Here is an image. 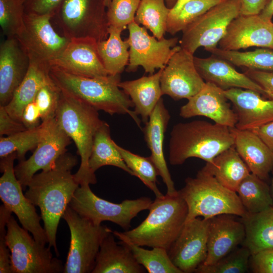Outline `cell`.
<instances>
[{
	"instance_id": "1",
	"label": "cell",
	"mask_w": 273,
	"mask_h": 273,
	"mask_svg": "<svg viewBox=\"0 0 273 273\" xmlns=\"http://www.w3.org/2000/svg\"><path fill=\"white\" fill-rule=\"evenodd\" d=\"M77 164L76 157L66 152L50 168L35 174L25 195L40 210L49 246L59 255L56 245V234L60 220L79 186L73 168Z\"/></svg>"
},
{
	"instance_id": "2",
	"label": "cell",
	"mask_w": 273,
	"mask_h": 273,
	"mask_svg": "<svg viewBox=\"0 0 273 273\" xmlns=\"http://www.w3.org/2000/svg\"><path fill=\"white\" fill-rule=\"evenodd\" d=\"M50 76L61 91L110 115L128 114L139 127L141 120L133 110L129 96L118 86L120 74L88 77L51 66Z\"/></svg>"
},
{
	"instance_id": "3",
	"label": "cell",
	"mask_w": 273,
	"mask_h": 273,
	"mask_svg": "<svg viewBox=\"0 0 273 273\" xmlns=\"http://www.w3.org/2000/svg\"><path fill=\"white\" fill-rule=\"evenodd\" d=\"M230 127L202 120L175 124L170 132L169 161L172 165L183 164L195 157L211 162L219 154L233 146Z\"/></svg>"
},
{
	"instance_id": "4",
	"label": "cell",
	"mask_w": 273,
	"mask_h": 273,
	"mask_svg": "<svg viewBox=\"0 0 273 273\" xmlns=\"http://www.w3.org/2000/svg\"><path fill=\"white\" fill-rule=\"evenodd\" d=\"M148 210L149 214L140 225L123 233L138 246L168 250L186 223L187 204L177 191L173 195L156 198Z\"/></svg>"
},
{
	"instance_id": "5",
	"label": "cell",
	"mask_w": 273,
	"mask_h": 273,
	"mask_svg": "<svg viewBox=\"0 0 273 273\" xmlns=\"http://www.w3.org/2000/svg\"><path fill=\"white\" fill-rule=\"evenodd\" d=\"M98 112L61 91L55 118L77 147L81 162L74 176L79 185L97 183L96 175L89 169L88 160L95 135L104 121Z\"/></svg>"
},
{
	"instance_id": "6",
	"label": "cell",
	"mask_w": 273,
	"mask_h": 273,
	"mask_svg": "<svg viewBox=\"0 0 273 273\" xmlns=\"http://www.w3.org/2000/svg\"><path fill=\"white\" fill-rule=\"evenodd\" d=\"M178 191L188 207L186 222L200 216L209 219L230 214L242 217L246 213L237 192L222 186L202 169L196 177L187 178L185 186Z\"/></svg>"
},
{
	"instance_id": "7",
	"label": "cell",
	"mask_w": 273,
	"mask_h": 273,
	"mask_svg": "<svg viewBox=\"0 0 273 273\" xmlns=\"http://www.w3.org/2000/svg\"><path fill=\"white\" fill-rule=\"evenodd\" d=\"M106 8L104 0H63L52 19L64 36L98 42L109 35Z\"/></svg>"
},
{
	"instance_id": "8",
	"label": "cell",
	"mask_w": 273,
	"mask_h": 273,
	"mask_svg": "<svg viewBox=\"0 0 273 273\" xmlns=\"http://www.w3.org/2000/svg\"><path fill=\"white\" fill-rule=\"evenodd\" d=\"M62 218L70 230V243L63 273H89L104 238L112 231L82 217L69 205Z\"/></svg>"
},
{
	"instance_id": "9",
	"label": "cell",
	"mask_w": 273,
	"mask_h": 273,
	"mask_svg": "<svg viewBox=\"0 0 273 273\" xmlns=\"http://www.w3.org/2000/svg\"><path fill=\"white\" fill-rule=\"evenodd\" d=\"M6 238L13 273L63 272V263L53 257L51 247L36 241L12 215L7 222Z\"/></svg>"
},
{
	"instance_id": "10",
	"label": "cell",
	"mask_w": 273,
	"mask_h": 273,
	"mask_svg": "<svg viewBox=\"0 0 273 273\" xmlns=\"http://www.w3.org/2000/svg\"><path fill=\"white\" fill-rule=\"evenodd\" d=\"M89 185H79L69 206L97 225L101 224L103 221H109L127 231L130 228L132 219L139 212L149 209L153 202L150 198L143 197L114 203L98 197Z\"/></svg>"
},
{
	"instance_id": "11",
	"label": "cell",
	"mask_w": 273,
	"mask_h": 273,
	"mask_svg": "<svg viewBox=\"0 0 273 273\" xmlns=\"http://www.w3.org/2000/svg\"><path fill=\"white\" fill-rule=\"evenodd\" d=\"M240 15V0H223L182 31L180 46L193 54L200 47L207 51L216 48L229 24Z\"/></svg>"
},
{
	"instance_id": "12",
	"label": "cell",
	"mask_w": 273,
	"mask_h": 273,
	"mask_svg": "<svg viewBox=\"0 0 273 273\" xmlns=\"http://www.w3.org/2000/svg\"><path fill=\"white\" fill-rule=\"evenodd\" d=\"M16 153L1 158L0 198L3 205L17 216L22 227L32 235L38 242L46 245L48 237L40 224L41 216L23 193V189L14 172Z\"/></svg>"
},
{
	"instance_id": "13",
	"label": "cell",
	"mask_w": 273,
	"mask_h": 273,
	"mask_svg": "<svg viewBox=\"0 0 273 273\" xmlns=\"http://www.w3.org/2000/svg\"><path fill=\"white\" fill-rule=\"evenodd\" d=\"M52 17L25 14L23 27L16 38L30 60L50 65L70 42V39L56 32L51 23Z\"/></svg>"
},
{
	"instance_id": "14",
	"label": "cell",
	"mask_w": 273,
	"mask_h": 273,
	"mask_svg": "<svg viewBox=\"0 0 273 273\" xmlns=\"http://www.w3.org/2000/svg\"><path fill=\"white\" fill-rule=\"evenodd\" d=\"M127 28L129 36L126 40L129 46L127 72H134L141 66L146 72L153 74L155 69H164L172 56L181 48L176 46L177 37L159 40L134 21Z\"/></svg>"
},
{
	"instance_id": "15",
	"label": "cell",
	"mask_w": 273,
	"mask_h": 273,
	"mask_svg": "<svg viewBox=\"0 0 273 273\" xmlns=\"http://www.w3.org/2000/svg\"><path fill=\"white\" fill-rule=\"evenodd\" d=\"M209 219L199 217L186 222L167 250L174 265L182 273L195 272L207 256Z\"/></svg>"
},
{
	"instance_id": "16",
	"label": "cell",
	"mask_w": 273,
	"mask_h": 273,
	"mask_svg": "<svg viewBox=\"0 0 273 273\" xmlns=\"http://www.w3.org/2000/svg\"><path fill=\"white\" fill-rule=\"evenodd\" d=\"M70 140L55 118L48 120L47 132L32 155L14 167L15 175L23 191L37 171L50 168L66 152Z\"/></svg>"
},
{
	"instance_id": "17",
	"label": "cell",
	"mask_w": 273,
	"mask_h": 273,
	"mask_svg": "<svg viewBox=\"0 0 273 273\" xmlns=\"http://www.w3.org/2000/svg\"><path fill=\"white\" fill-rule=\"evenodd\" d=\"M194 54L180 48L170 58L160 77L162 93L175 100H189L204 87L206 82L196 68Z\"/></svg>"
},
{
	"instance_id": "18",
	"label": "cell",
	"mask_w": 273,
	"mask_h": 273,
	"mask_svg": "<svg viewBox=\"0 0 273 273\" xmlns=\"http://www.w3.org/2000/svg\"><path fill=\"white\" fill-rule=\"evenodd\" d=\"M219 48L238 51L252 47L273 50V23L260 14L239 15L228 27Z\"/></svg>"
},
{
	"instance_id": "19",
	"label": "cell",
	"mask_w": 273,
	"mask_h": 273,
	"mask_svg": "<svg viewBox=\"0 0 273 273\" xmlns=\"http://www.w3.org/2000/svg\"><path fill=\"white\" fill-rule=\"evenodd\" d=\"M228 101L224 89L206 82L202 89L180 107L179 115L184 118L204 116L215 123L233 128L238 121L237 115Z\"/></svg>"
},
{
	"instance_id": "20",
	"label": "cell",
	"mask_w": 273,
	"mask_h": 273,
	"mask_svg": "<svg viewBox=\"0 0 273 273\" xmlns=\"http://www.w3.org/2000/svg\"><path fill=\"white\" fill-rule=\"evenodd\" d=\"M98 41L92 38L71 39L61 54L51 64L67 72L88 77L109 75L99 56Z\"/></svg>"
},
{
	"instance_id": "21",
	"label": "cell",
	"mask_w": 273,
	"mask_h": 273,
	"mask_svg": "<svg viewBox=\"0 0 273 273\" xmlns=\"http://www.w3.org/2000/svg\"><path fill=\"white\" fill-rule=\"evenodd\" d=\"M223 214L209 219L207 256L203 265L212 264L242 245L245 229L241 217Z\"/></svg>"
},
{
	"instance_id": "22",
	"label": "cell",
	"mask_w": 273,
	"mask_h": 273,
	"mask_svg": "<svg viewBox=\"0 0 273 273\" xmlns=\"http://www.w3.org/2000/svg\"><path fill=\"white\" fill-rule=\"evenodd\" d=\"M30 59L16 37L0 44V105H7L26 76Z\"/></svg>"
},
{
	"instance_id": "23",
	"label": "cell",
	"mask_w": 273,
	"mask_h": 273,
	"mask_svg": "<svg viewBox=\"0 0 273 273\" xmlns=\"http://www.w3.org/2000/svg\"><path fill=\"white\" fill-rule=\"evenodd\" d=\"M237 115L235 127L253 130L273 121V100L265 99L255 91L240 88L224 90Z\"/></svg>"
},
{
	"instance_id": "24",
	"label": "cell",
	"mask_w": 273,
	"mask_h": 273,
	"mask_svg": "<svg viewBox=\"0 0 273 273\" xmlns=\"http://www.w3.org/2000/svg\"><path fill=\"white\" fill-rule=\"evenodd\" d=\"M170 119V115L161 98L151 113L143 128L144 139L151 151V160L156 166L163 183L167 188V193H177L173 181L165 159L163 144L165 133Z\"/></svg>"
},
{
	"instance_id": "25",
	"label": "cell",
	"mask_w": 273,
	"mask_h": 273,
	"mask_svg": "<svg viewBox=\"0 0 273 273\" xmlns=\"http://www.w3.org/2000/svg\"><path fill=\"white\" fill-rule=\"evenodd\" d=\"M198 73L206 82L225 90L232 88L250 89L264 95L262 87L245 73L237 71L227 61L212 55L207 58L194 57Z\"/></svg>"
},
{
	"instance_id": "26",
	"label": "cell",
	"mask_w": 273,
	"mask_h": 273,
	"mask_svg": "<svg viewBox=\"0 0 273 273\" xmlns=\"http://www.w3.org/2000/svg\"><path fill=\"white\" fill-rule=\"evenodd\" d=\"M230 129L234 146L250 172L265 180L273 169V151L252 130Z\"/></svg>"
},
{
	"instance_id": "27",
	"label": "cell",
	"mask_w": 273,
	"mask_h": 273,
	"mask_svg": "<svg viewBox=\"0 0 273 273\" xmlns=\"http://www.w3.org/2000/svg\"><path fill=\"white\" fill-rule=\"evenodd\" d=\"M112 232L103 239L92 273H142L146 269L122 242L117 243Z\"/></svg>"
},
{
	"instance_id": "28",
	"label": "cell",
	"mask_w": 273,
	"mask_h": 273,
	"mask_svg": "<svg viewBox=\"0 0 273 273\" xmlns=\"http://www.w3.org/2000/svg\"><path fill=\"white\" fill-rule=\"evenodd\" d=\"M163 69L148 76H144L138 79L120 82L119 87L130 98L133 105L134 112L140 115L145 124L161 98L162 91L160 77Z\"/></svg>"
},
{
	"instance_id": "29",
	"label": "cell",
	"mask_w": 273,
	"mask_h": 273,
	"mask_svg": "<svg viewBox=\"0 0 273 273\" xmlns=\"http://www.w3.org/2000/svg\"><path fill=\"white\" fill-rule=\"evenodd\" d=\"M30 62L26 76L10 102L5 106L9 115L21 122L25 107L34 100L39 89L51 77L50 65L33 60Z\"/></svg>"
},
{
	"instance_id": "30",
	"label": "cell",
	"mask_w": 273,
	"mask_h": 273,
	"mask_svg": "<svg viewBox=\"0 0 273 273\" xmlns=\"http://www.w3.org/2000/svg\"><path fill=\"white\" fill-rule=\"evenodd\" d=\"M222 186L236 192L242 181L250 173L248 167L232 146L217 155L202 168Z\"/></svg>"
},
{
	"instance_id": "31",
	"label": "cell",
	"mask_w": 273,
	"mask_h": 273,
	"mask_svg": "<svg viewBox=\"0 0 273 273\" xmlns=\"http://www.w3.org/2000/svg\"><path fill=\"white\" fill-rule=\"evenodd\" d=\"M245 229V238L242 246L251 255L273 249V206L260 212L246 213L241 217Z\"/></svg>"
},
{
	"instance_id": "32",
	"label": "cell",
	"mask_w": 273,
	"mask_h": 273,
	"mask_svg": "<svg viewBox=\"0 0 273 273\" xmlns=\"http://www.w3.org/2000/svg\"><path fill=\"white\" fill-rule=\"evenodd\" d=\"M115 143L111 138L109 124L104 121L95 135L88 160L89 169L93 174H95V172L100 167L110 165L119 168L133 175Z\"/></svg>"
},
{
	"instance_id": "33",
	"label": "cell",
	"mask_w": 273,
	"mask_h": 273,
	"mask_svg": "<svg viewBox=\"0 0 273 273\" xmlns=\"http://www.w3.org/2000/svg\"><path fill=\"white\" fill-rule=\"evenodd\" d=\"M123 30L122 28L109 26L108 38L97 43L99 56L109 75L120 74L128 64L129 46L127 40L122 39L121 33Z\"/></svg>"
},
{
	"instance_id": "34",
	"label": "cell",
	"mask_w": 273,
	"mask_h": 273,
	"mask_svg": "<svg viewBox=\"0 0 273 273\" xmlns=\"http://www.w3.org/2000/svg\"><path fill=\"white\" fill-rule=\"evenodd\" d=\"M113 233L129 248L137 262L149 273H182L172 262L166 249H146L131 242L123 232L114 231Z\"/></svg>"
},
{
	"instance_id": "35",
	"label": "cell",
	"mask_w": 273,
	"mask_h": 273,
	"mask_svg": "<svg viewBox=\"0 0 273 273\" xmlns=\"http://www.w3.org/2000/svg\"><path fill=\"white\" fill-rule=\"evenodd\" d=\"M236 192L246 213L260 212L273 206L269 186L251 172L240 183Z\"/></svg>"
},
{
	"instance_id": "36",
	"label": "cell",
	"mask_w": 273,
	"mask_h": 273,
	"mask_svg": "<svg viewBox=\"0 0 273 273\" xmlns=\"http://www.w3.org/2000/svg\"><path fill=\"white\" fill-rule=\"evenodd\" d=\"M48 120L38 127L26 129L13 135L0 138V157L16 153L19 162L25 160V155L35 149L44 137L47 130Z\"/></svg>"
},
{
	"instance_id": "37",
	"label": "cell",
	"mask_w": 273,
	"mask_h": 273,
	"mask_svg": "<svg viewBox=\"0 0 273 273\" xmlns=\"http://www.w3.org/2000/svg\"><path fill=\"white\" fill-rule=\"evenodd\" d=\"M165 0H141L134 21L149 29L157 39H161L167 32L170 12Z\"/></svg>"
},
{
	"instance_id": "38",
	"label": "cell",
	"mask_w": 273,
	"mask_h": 273,
	"mask_svg": "<svg viewBox=\"0 0 273 273\" xmlns=\"http://www.w3.org/2000/svg\"><path fill=\"white\" fill-rule=\"evenodd\" d=\"M212 55L222 58L239 67L249 69L273 72V50L258 49L253 51L240 52L215 48L209 50Z\"/></svg>"
},
{
	"instance_id": "39",
	"label": "cell",
	"mask_w": 273,
	"mask_h": 273,
	"mask_svg": "<svg viewBox=\"0 0 273 273\" xmlns=\"http://www.w3.org/2000/svg\"><path fill=\"white\" fill-rule=\"evenodd\" d=\"M115 145L118 150L125 163L132 171L133 176L139 178L151 191L156 198H161L164 195L157 186L158 171L150 157H143L126 150L116 143Z\"/></svg>"
},
{
	"instance_id": "40",
	"label": "cell",
	"mask_w": 273,
	"mask_h": 273,
	"mask_svg": "<svg viewBox=\"0 0 273 273\" xmlns=\"http://www.w3.org/2000/svg\"><path fill=\"white\" fill-rule=\"evenodd\" d=\"M249 250L242 246L218 260L209 265H200L195 272L197 273H245L250 270Z\"/></svg>"
},
{
	"instance_id": "41",
	"label": "cell",
	"mask_w": 273,
	"mask_h": 273,
	"mask_svg": "<svg viewBox=\"0 0 273 273\" xmlns=\"http://www.w3.org/2000/svg\"><path fill=\"white\" fill-rule=\"evenodd\" d=\"M223 0H193L175 15H168L167 32L172 35L183 31L188 25Z\"/></svg>"
},
{
	"instance_id": "42",
	"label": "cell",
	"mask_w": 273,
	"mask_h": 273,
	"mask_svg": "<svg viewBox=\"0 0 273 273\" xmlns=\"http://www.w3.org/2000/svg\"><path fill=\"white\" fill-rule=\"evenodd\" d=\"M23 0H0V25L7 37H16L24 25Z\"/></svg>"
},
{
	"instance_id": "43",
	"label": "cell",
	"mask_w": 273,
	"mask_h": 273,
	"mask_svg": "<svg viewBox=\"0 0 273 273\" xmlns=\"http://www.w3.org/2000/svg\"><path fill=\"white\" fill-rule=\"evenodd\" d=\"M61 90L50 78L40 87L34 100L41 116V121L55 118Z\"/></svg>"
},
{
	"instance_id": "44",
	"label": "cell",
	"mask_w": 273,
	"mask_h": 273,
	"mask_svg": "<svg viewBox=\"0 0 273 273\" xmlns=\"http://www.w3.org/2000/svg\"><path fill=\"white\" fill-rule=\"evenodd\" d=\"M141 0H111L107 8L109 26L123 29L134 21Z\"/></svg>"
},
{
	"instance_id": "45",
	"label": "cell",
	"mask_w": 273,
	"mask_h": 273,
	"mask_svg": "<svg viewBox=\"0 0 273 273\" xmlns=\"http://www.w3.org/2000/svg\"><path fill=\"white\" fill-rule=\"evenodd\" d=\"M12 212L4 205L0 207V273H13L10 252L6 243L7 224Z\"/></svg>"
},
{
	"instance_id": "46",
	"label": "cell",
	"mask_w": 273,
	"mask_h": 273,
	"mask_svg": "<svg viewBox=\"0 0 273 273\" xmlns=\"http://www.w3.org/2000/svg\"><path fill=\"white\" fill-rule=\"evenodd\" d=\"M249 269L254 273H273V249H265L251 255Z\"/></svg>"
},
{
	"instance_id": "47",
	"label": "cell",
	"mask_w": 273,
	"mask_h": 273,
	"mask_svg": "<svg viewBox=\"0 0 273 273\" xmlns=\"http://www.w3.org/2000/svg\"><path fill=\"white\" fill-rule=\"evenodd\" d=\"M26 14L54 16L63 0H23Z\"/></svg>"
},
{
	"instance_id": "48",
	"label": "cell",
	"mask_w": 273,
	"mask_h": 273,
	"mask_svg": "<svg viewBox=\"0 0 273 273\" xmlns=\"http://www.w3.org/2000/svg\"><path fill=\"white\" fill-rule=\"evenodd\" d=\"M258 84L264 92V96L273 100V72L248 69L244 73Z\"/></svg>"
},
{
	"instance_id": "49",
	"label": "cell",
	"mask_w": 273,
	"mask_h": 273,
	"mask_svg": "<svg viewBox=\"0 0 273 273\" xmlns=\"http://www.w3.org/2000/svg\"><path fill=\"white\" fill-rule=\"evenodd\" d=\"M26 129L23 124L13 118L4 106L0 105V135L9 136Z\"/></svg>"
},
{
	"instance_id": "50",
	"label": "cell",
	"mask_w": 273,
	"mask_h": 273,
	"mask_svg": "<svg viewBox=\"0 0 273 273\" xmlns=\"http://www.w3.org/2000/svg\"><path fill=\"white\" fill-rule=\"evenodd\" d=\"M40 121L39 110L33 100L25 107L22 114L21 122L26 129H33L40 125Z\"/></svg>"
},
{
	"instance_id": "51",
	"label": "cell",
	"mask_w": 273,
	"mask_h": 273,
	"mask_svg": "<svg viewBox=\"0 0 273 273\" xmlns=\"http://www.w3.org/2000/svg\"><path fill=\"white\" fill-rule=\"evenodd\" d=\"M269 0H240V15L259 14Z\"/></svg>"
},
{
	"instance_id": "52",
	"label": "cell",
	"mask_w": 273,
	"mask_h": 273,
	"mask_svg": "<svg viewBox=\"0 0 273 273\" xmlns=\"http://www.w3.org/2000/svg\"><path fill=\"white\" fill-rule=\"evenodd\" d=\"M252 130L273 151V121Z\"/></svg>"
},
{
	"instance_id": "53",
	"label": "cell",
	"mask_w": 273,
	"mask_h": 273,
	"mask_svg": "<svg viewBox=\"0 0 273 273\" xmlns=\"http://www.w3.org/2000/svg\"><path fill=\"white\" fill-rule=\"evenodd\" d=\"M259 14L266 19L271 20L273 16V0L269 1Z\"/></svg>"
},
{
	"instance_id": "54",
	"label": "cell",
	"mask_w": 273,
	"mask_h": 273,
	"mask_svg": "<svg viewBox=\"0 0 273 273\" xmlns=\"http://www.w3.org/2000/svg\"><path fill=\"white\" fill-rule=\"evenodd\" d=\"M193 0H176L174 6L170 9L168 15H174L176 14L187 3Z\"/></svg>"
},
{
	"instance_id": "55",
	"label": "cell",
	"mask_w": 273,
	"mask_h": 273,
	"mask_svg": "<svg viewBox=\"0 0 273 273\" xmlns=\"http://www.w3.org/2000/svg\"><path fill=\"white\" fill-rule=\"evenodd\" d=\"M166 6L169 9H171L175 5L176 0H165Z\"/></svg>"
},
{
	"instance_id": "56",
	"label": "cell",
	"mask_w": 273,
	"mask_h": 273,
	"mask_svg": "<svg viewBox=\"0 0 273 273\" xmlns=\"http://www.w3.org/2000/svg\"><path fill=\"white\" fill-rule=\"evenodd\" d=\"M269 188H270V194H271V196H272V197L273 198V177L272 178L271 183H270V185L269 186Z\"/></svg>"
},
{
	"instance_id": "57",
	"label": "cell",
	"mask_w": 273,
	"mask_h": 273,
	"mask_svg": "<svg viewBox=\"0 0 273 273\" xmlns=\"http://www.w3.org/2000/svg\"><path fill=\"white\" fill-rule=\"evenodd\" d=\"M111 1V0H104V4L107 8L109 6Z\"/></svg>"
}]
</instances>
